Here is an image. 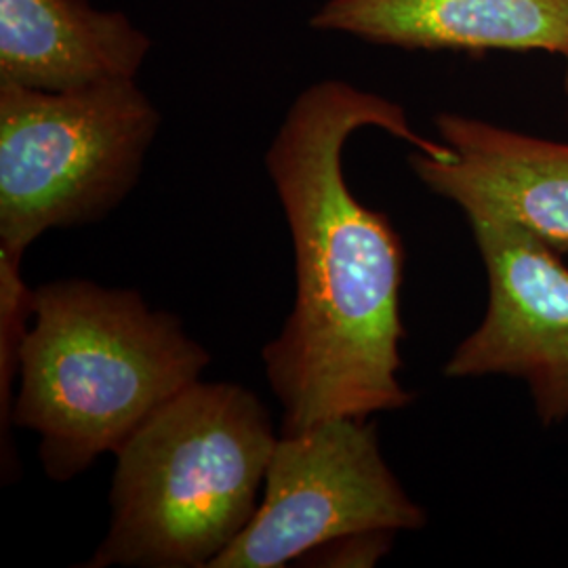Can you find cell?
I'll return each instance as SVG.
<instances>
[{
    "mask_svg": "<svg viewBox=\"0 0 568 568\" xmlns=\"http://www.w3.org/2000/svg\"><path fill=\"white\" fill-rule=\"evenodd\" d=\"M150 37L119 11L87 0H0V82L77 91L138 81Z\"/></svg>",
    "mask_w": 568,
    "mask_h": 568,
    "instance_id": "9",
    "label": "cell"
},
{
    "mask_svg": "<svg viewBox=\"0 0 568 568\" xmlns=\"http://www.w3.org/2000/svg\"><path fill=\"white\" fill-rule=\"evenodd\" d=\"M365 126L436 161L455 156L447 143L419 135L400 103L349 82L310 84L291 103L264 159L295 253L293 310L262 349L283 405L281 434L415 400L400 382L403 239L345 182V143Z\"/></svg>",
    "mask_w": 568,
    "mask_h": 568,
    "instance_id": "1",
    "label": "cell"
},
{
    "mask_svg": "<svg viewBox=\"0 0 568 568\" xmlns=\"http://www.w3.org/2000/svg\"><path fill=\"white\" fill-rule=\"evenodd\" d=\"M565 61H567V70H565V91H567L568 95V51L565 53Z\"/></svg>",
    "mask_w": 568,
    "mask_h": 568,
    "instance_id": "12",
    "label": "cell"
},
{
    "mask_svg": "<svg viewBox=\"0 0 568 568\" xmlns=\"http://www.w3.org/2000/svg\"><path fill=\"white\" fill-rule=\"evenodd\" d=\"M467 224L487 267V312L455 347L445 375L516 377L541 424L556 426L568 417V265L518 225Z\"/></svg>",
    "mask_w": 568,
    "mask_h": 568,
    "instance_id": "6",
    "label": "cell"
},
{
    "mask_svg": "<svg viewBox=\"0 0 568 568\" xmlns=\"http://www.w3.org/2000/svg\"><path fill=\"white\" fill-rule=\"evenodd\" d=\"M278 443L243 386L196 382L119 450L110 527L87 568H211L253 520Z\"/></svg>",
    "mask_w": 568,
    "mask_h": 568,
    "instance_id": "3",
    "label": "cell"
},
{
    "mask_svg": "<svg viewBox=\"0 0 568 568\" xmlns=\"http://www.w3.org/2000/svg\"><path fill=\"white\" fill-rule=\"evenodd\" d=\"M161 112L138 81L77 91L0 82V255L98 224L140 182Z\"/></svg>",
    "mask_w": 568,
    "mask_h": 568,
    "instance_id": "4",
    "label": "cell"
},
{
    "mask_svg": "<svg viewBox=\"0 0 568 568\" xmlns=\"http://www.w3.org/2000/svg\"><path fill=\"white\" fill-rule=\"evenodd\" d=\"M32 293L21 276L20 262L0 255V424L2 445L11 429L13 382L20 373V347L32 321Z\"/></svg>",
    "mask_w": 568,
    "mask_h": 568,
    "instance_id": "10",
    "label": "cell"
},
{
    "mask_svg": "<svg viewBox=\"0 0 568 568\" xmlns=\"http://www.w3.org/2000/svg\"><path fill=\"white\" fill-rule=\"evenodd\" d=\"M310 26L405 51H568V0H326Z\"/></svg>",
    "mask_w": 568,
    "mask_h": 568,
    "instance_id": "8",
    "label": "cell"
},
{
    "mask_svg": "<svg viewBox=\"0 0 568 568\" xmlns=\"http://www.w3.org/2000/svg\"><path fill=\"white\" fill-rule=\"evenodd\" d=\"M436 129L455 156H408L429 192L459 206L467 222H508L568 253V143L453 112L436 116Z\"/></svg>",
    "mask_w": 568,
    "mask_h": 568,
    "instance_id": "7",
    "label": "cell"
},
{
    "mask_svg": "<svg viewBox=\"0 0 568 568\" xmlns=\"http://www.w3.org/2000/svg\"><path fill=\"white\" fill-rule=\"evenodd\" d=\"M426 523L387 466L375 426L335 417L281 434L253 520L211 568H283L345 535Z\"/></svg>",
    "mask_w": 568,
    "mask_h": 568,
    "instance_id": "5",
    "label": "cell"
},
{
    "mask_svg": "<svg viewBox=\"0 0 568 568\" xmlns=\"http://www.w3.org/2000/svg\"><path fill=\"white\" fill-rule=\"evenodd\" d=\"M396 532H354L307 551L297 560L302 567H375L392 549Z\"/></svg>",
    "mask_w": 568,
    "mask_h": 568,
    "instance_id": "11",
    "label": "cell"
},
{
    "mask_svg": "<svg viewBox=\"0 0 568 568\" xmlns=\"http://www.w3.org/2000/svg\"><path fill=\"white\" fill-rule=\"evenodd\" d=\"M211 354L135 288L61 278L32 293L11 426L39 434L47 478L68 483L166 400L201 382Z\"/></svg>",
    "mask_w": 568,
    "mask_h": 568,
    "instance_id": "2",
    "label": "cell"
}]
</instances>
